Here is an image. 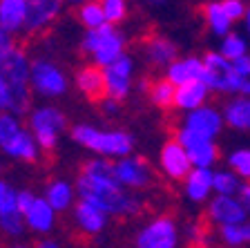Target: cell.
<instances>
[{
  "label": "cell",
  "mask_w": 250,
  "mask_h": 248,
  "mask_svg": "<svg viewBox=\"0 0 250 248\" xmlns=\"http://www.w3.org/2000/svg\"><path fill=\"white\" fill-rule=\"evenodd\" d=\"M74 190L81 197V202H87L103 210L105 215H119V217H130L141 210V202L134 195L125 192L123 186L119 183H103V181H94L89 177L78 175Z\"/></svg>",
  "instance_id": "obj_1"
},
{
  "label": "cell",
  "mask_w": 250,
  "mask_h": 248,
  "mask_svg": "<svg viewBox=\"0 0 250 248\" xmlns=\"http://www.w3.org/2000/svg\"><path fill=\"white\" fill-rule=\"evenodd\" d=\"M29 74H31V61L27 58L25 49L21 47H11L5 56L0 58V78L7 83V88L11 92V108L9 114L22 116V114L31 112V85H29Z\"/></svg>",
  "instance_id": "obj_2"
},
{
  "label": "cell",
  "mask_w": 250,
  "mask_h": 248,
  "mask_svg": "<svg viewBox=\"0 0 250 248\" xmlns=\"http://www.w3.org/2000/svg\"><path fill=\"white\" fill-rule=\"evenodd\" d=\"M72 139L78 145H83L105 159L116 157V161H119L130 157L134 150V136L125 130H101L87 123H78L72 128Z\"/></svg>",
  "instance_id": "obj_3"
},
{
  "label": "cell",
  "mask_w": 250,
  "mask_h": 248,
  "mask_svg": "<svg viewBox=\"0 0 250 248\" xmlns=\"http://www.w3.org/2000/svg\"><path fill=\"white\" fill-rule=\"evenodd\" d=\"M81 49L87 56H92V65L105 69L112 63H116L121 56H125V36L114 25H103L99 29L85 31Z\"/></svg>",
  "instance_id": "obj_4"
},
{
  "label": "cell",
  "mask_w": 250,
  "mask_h": 248,
  "mask_svg": "<svg viewBox=\"0 0 250 248\" xmlns=\"http://www.w3.org/2000/svg\"><path fill=\"white\" fill-rule=\"evenodd\" d=\"M65 128H67V116L54 105L34 108L29 112V130L41 150H54Z\"/></svg>",
  "instance_id": "obj_5"
},
{
  "label": "cell",
  "mask_w": 250,
  "mask_h": 248,
  "mask_svg": "<svg viewBox=\"0 0 250 248\" xmlns=\"http://www.w3.org/2000/svg\"><path fill=\"white\" fill-rule=\"evenodd\" d=\"M29 85L31 92L41 94L45 98H56L67 92L69 81L61 69V65H56L49 58H36V61H31Z\"/></svg>",
  "instance_id": "obj_6"
},
{
  "label": "cell",
  "mask_w": 250,
  "mask_h": 248,
  "mask_svg": "<svg viewBox=\"0 0 250 248\" xmlns=\"http://www.w3.org/2000/svg\"><path fill=\"white\" fill-rule=\"evenodd\" d=\"M203 83L208 85L212 94H224V96H234V65L224 58L219 52H206L203 54Z\"/></svg>",
  "instance_id": "obj_7"
},
{
  "label": "cell",
  "mask_w": 250,
  "mask_h": 248,
  "mask_svg": "<svg viewBox=\"0 0 250 248\" xmlns=\"http://www.w3.org/2000/svg\"><path fill=\"white\" fill-rule=\"evenodd\" d=\"M174 139L188 152V157L192 161V168L212 170V165L219 161V145L212 139H206V136L197 135V132H192V130H188V128H179Z\"/></svg>",
  "instance_id": "obj_8"
},
{
  "label": "cell",
  "mask_w": 250,
  "mask_h": 248,
  "mask_svg": "<svg viewBox=\"0 0 250 248\" xmlns=\"http://www.w3.org/2000/svg\"><path fill=\"white\" fill-rule=\"evenodd\" d=\"M105 78V96L114 98V101H125L132 92V81H134V58L121 56L116 63L103 69Z\"/></svg>",
  "instance_id": "obj_9"
},
{
  "label": "cell",
  "mask_w": 250,
  "mask_h": 248,
  "mask_svg": "<svg viewBox=\"0 0 250 248\" xmlns=\"http://www.w3.org/2000/svg\"><path fill=\"white\" fill-rule=\"evenodd\" d=\"M177 244H179L177 222L167 217V215L152 219L136 235V248H177Z\"/></svg>",
  "instance_id": "obj_10"
},
{
  "label": "cell",
  "mask_w": 250,
  "mask_h": 248,
  "mask_svg": "<svg viewBox=\"0 0 250 248\" xmlns=\"http://www.w3.org/2000/svg\"><path fill=\"white\" fill-rule=\"evenodd\" d=\"M159 165H161L163 175L172 181H186V177L194 170L188 152L183 150V145L179 143L174 136L167 139L166 143L161 145V152H159Z\"/></svg>",
  "instance_id": "obj_11"
},
{
  "label": "cell",
  "mask_w": 250,
  "mask_h": 248,
  "mask_svg": "<svg viewBox=\"0 0 250 248\" xmlns=\"http://www.w3.org/2000/svg\"><path fill=\"white\" fill-rule=\"evenodd\" d=\"M114 165H116V179H119V183L123 188L141 190V188H147L154 181V170L143 157L130 155L125 159L114 161Z\"/></svg>",
  "instance_id": "obj_12"
},
{
  "label": "cell",
  "mask_w": 250,
  "mask_h": 248,
  "mask_svg": "<svg viewBox=\"0 0 250 248\" xmlns=\"http://www.w3.org/2000/svg\"><path fill=\"white\" fill-rule=\"evenodd\" d=\"M224 114L219 108H212V105H203V108L194 110V112H188L183 116L181 128H188L197 132V135L206 136V139H217L224 130Z\"/></svg>",
  "instance_id": "obj_13"
},
{
  "label": "cell",
  "mask_w": 250,
  "mask_h": 248,
  "mask_svg": "<svg viewBox=\"0 0 250 248\" xmlns=\"http://www.w3.org/2000/svg\"><path fill=\"white\" fill-rule=\"evenodd\" d=\"M208 219L221 226H237V224L248 222V212L241 208L237 197H221L217 195L208 203Z\"/></svg>",
  "instance_id": "obj_14"
},
{
  "label": "cell",
  "mask_w": 250,
  "mask_h": 248,
  "mask_svg": "<svg viewBox=\"0 0 250 248\" xmlns=\"http://www.w3.org/2000/svg\"><path fill=\"white\" fill-rule=\"evenodd\" d=\"M65 0H29L25 31H42L49 27L62 11Z\"/></svg>",
  "instance_id": "obj_15"
},
{
  "label": "cell",
  "mask_w": 250,
  "mask_h": 248,
  "mask_svg": "<svg viewBox=\"0 0 250 248\" xmlns=\"http://www.w3.org/2000/svg\"><path fill=\"white\" fill-rule=\"evenodd\" d=\"M166 78L174 88H181V85H188V83H194V81H203V58L201 56L177 58L166 69Z\"/></svg>",
  "instance_id": "obj_16"
},
{
  "label": "cell",
  "mask_w": 250,
  "mask_h": 248,
  "mask_svg": "<svg viewBox=\"0 0 250 248\" xmlns=\"http://www.w3.org/2000/svg\"><path fill=\"white\" fill-rule=\"evenodd\" d=\"M210 90L208 85L203 81H194V83H188V85H181L177 88V94H174V110L179 112L188 114V112H194V110L208 105V98H210Z\"/></svg>",
  "instance_id": "obj_17"
},
{
  "label": "cell",
  "mask_w": 250,
  "mask_h": 248,
  "mask_svg": "<svg viewBox=\"0 0 250 248\" xmlns=\"http://www.w3.org/2000/svg\"><path fill=\"white\" fill-rule=\"evenodd\" d=\"M224 123L237 132H250V96L234 94L221 108Z\"/></svg>",
  "instance_id": "obj_18"
},
{
  "label": "cell",
  "mask_w": 250,
  "mask_h": 248,
  "mask_svg": "<svg viewBox=\"0 0 250 248\" xmlns=\"http://www.w3.org/2000/svg\"><path fill=\"white\" fill-rule=\"evenodd\" d=\"M0 150L5 152L7 157H11V159L27 161V163H34V161L41 157V148H38L36 139L31 135V130H27V128H22L21 132H18L14 139L7 141Z\"/></svg>",
  "instance_id": "obj_19"
},
{
  "label": "cell",
  "mask_w": 250,
  "mask_h": 248,
  "mask_svg": "<svg viewBox=\"0 0 250 248\" xmlns=\"http://www.w3.org/2000/svg\"><path fill=\"white\" fill-rule=\"evenodd\" d=\"M146 58L150 65H154V68H163L167 69L172 65V63L179 58V47L174 45V43L170 41V38L166 36H152L147 38L146 43Z\"/></svg>",
  "instance_id": "obj_20"
},
{
  "label": "cell",
  "mask_w": 250,
  "mask_h": 248,
  "mask_svg": "<svg viewBox=\"0 0 250 248\" xmlns=\"http://www.w3.org/2000/svg\"><path fill=\"white\" fill-rule=\"evenodd\" d=\"M29 0H0V27L7 34H18L25 29Z\"/></svg>",
  "instance_id": "obj_21"
},
{
  "label": "cell",
  "mask_w": 250,
  "mask_h": 248,
  "mask_svg": "<svg viewBox=\"0 0 250 248\" xmlns=\"http://www.w3.org/2000/svg\"><path fill=\"white\" fill-rule=\"evenodd\" d=\"M76 88L89 98V101H103L105 98V78L103 69L96 65H85L76 74Z\"/></svg>",
  "instance_id": "obj_22"
},
{
  "label": "cell",
  "mask_w": 250,
  "mask_h": 248,
  "mask_svg": "<svg viewBox=\"0 0 250 248\" xmlns=\"http://www.w3.org/2000/svg\"><path fill=\"white\" fill-rule=\"evenodd\" d=\"M201 18L206 23V27L210 29V34L224 38L232 31V21L226 16L224 7H221V0H210V2H203L201 5Z\"/></svg>",
  "instance_id": "obj_23"
},
{
  "label": "cell",
  "mask_w": 250,
  "mask_h": 248,
  "mask_svg": "<svg viewBox=\"0 0 250 248\" xmlns=\"http://www.w3.org/2000/svg\"><path fill=\"white\" fill-rule=\"evenodd\" d=\"M212 177L214 170H206V168H194L183 181L186 188V197L190 202H206L212 192Z\"/></svg>",
  "instance_id": "obj_24"
},
{
  "label": "cell",
  "mask_w": 250,
  "mask_h": 248,
  "mask_svg": "<svg viewBox=\"0 0 250 248\" xmlns=\"http://www.w3.org/2000/svg\"><path fill=\"white\" fill-rule=\"evenodd\" d=\"M141 90H146L150 96V103L159 110H174V94L177 88L163 78H154V81H141Z\"/></svg>",
  "instance_id": "obj_25"
},
{
  "label": "cell",
  "mask_w": 250,
  "mask_h": 248,
  "mask_svg": "<svg viewBox=\"0 0 250 248\" xmlns=\"http://www.w3.org/2000/svg\"><path fill=\"white\" fill-rule=\"evenodd\" d=\"M25 224L31 230H36V233H47L56 224V210L47 203L45 197H36L31 210L25 215Z\"/></svg>",
  "instance_id": "obj_26"
},
{
  "label": "cell",
  "mask_w": 250,
  "mask_h": 248,
  "mask_svg": "<svg viewBox=\"0 0 250 248\" xmlns=\"http://www.w3.org/2000/svg\"><path fill=\"white\" fill-rule=\"evenodd\" d=\"M74 217H76V224L81 226V230L87 235H96L105 228V222H107V215L103 210H99L96 206L87 202H78L76 210H74Z\"/></svg>",
  "instance_id": "obj_27"
},
{
  "label": "cell",
  "mask_w": 250,
  "mask_h": 248,
  "mask_svg": "<svg viewBox=\"0 0 250 248\" xmlns=\"http://www.w3.org/2000/svg\"><path fill=\"white\" fill-rule=\"evenodd\" d=\"M74 197H76V190H74L72 183L62 179H54L47 183V190H45V199L47 203L54 208L56 212L61 210H67L69 206L74 203Z\"/></svg>",
  "instance_id": "obj_28"
},
{
  "label": "cell",
  "mask_w": 250,
  "mask_h": 248,
  "mask_svg": "<svg viewBox=\"0 0 250 248\" xmlns=\"http://www.w3.org/2000/svg\"><path fill=\"white\" fill-rule=\"evenodd\" d=\"M83 177H89L94 181H103V183H119L116 179V165L112 159H105V157H96V159H89L83 163ZM121 186V183H119Z\"/></svg>",
  "instance_id": "obj_29"
},
{
  "label": "cell",
  "mask_w": 250,
  "mask_h": 248,
  "mask_svg": "<svg viewBox=\"0 0 250 248\" xmlns=\"http://www.w3.org/2000/svg\"><path fill=\"white\" fill-rule=\"evenodd\" d=\"M219 54L224 58H228L230 63H237L241 61V58H246L250 54V47H248V41H246L241 34H237V31H230L228 36L221 38V45H219L217 49Z\"/></svg>",
  "instance_id": "obj_30"
},
{
  "label": "cell",
  "mask_w": 250,
  "mask_h": 248,
  "mask_svg": "<svg viewBox=\"0 0 250 248\" xmlns=\"http://www.w3.org/2000/svg\"><path fill=\"white\" fill-rule=\"evenodd\" d=\"M241 183H244V181L234 175L230 168H226V170H214L212 190L217 192V195H221V197H237Z\"/></svg>",
  "instance_id": "obj_31"
},
{
  "label": "cell",
  "mask_w": 250,
  "mask_h": 248,
  "mask_svg": "<svg viewBox=\"0 0 250 248\" xmlns=\"http://www.w3.org/2000/svg\"><path fill=\"white\" fill-rule=\"evenodd\" d=\"M76 16H78V21H81V25L85 27V31L99 29V27L107 25V21H105V14H103V7H101L99 0L81 5V7H78V11H76Z\"/></svg>",
  "instance_id": "obj_32"
},
{
  "label": "cell",
  "mask_w": 250,
  "mask_h": 248,
  "mask_svg": "<svg viewBox=\"0 0 250 248\" xmlns=\"http://www.w3.org/2000/svg\"><path fill=\"white\" fill-rule=\"evenodd\" d=\"M219 237L226 246H244V244H250V222L237 224V226H221L219 228Z\"/></svg>",
  "instance_id": "obj_33"
},
{
  "label": "cell",
  "mask_w": 250,
  "mask_h": 248,
  "mask_svg": "<svg viewBox=\"0 0 250 248\" xmlns=\"http://www.w3.org/2000/svg\"><path fill=\"white\" fill-rule=\"evenodd\" d=\"M228 168L241 181H250V148H239L228 155Z\"/></svg>",
  "instance_id": "obj_34"
},
{
  "label": "cell",
  "mask_w": 250,
  "mask_h": 248,
  "mask_svg": "<svg viewBox=\"0 0 250 248\" xmlns=\"http://www.w3.org/2000/svg\"><path fill=\"white\" fill-rule=\"evenodd\" d=\"M234 65V88L239 96H250V54Z\"/></svg>",
  "instance_id": "obj_35"
},
{
  "label": "cell",
  "mask_w": 250,
  "mask_h": 248,
  "mask_svg": "<svg viewBox=\"0 0 250 248\" xmlns=\"http://www.w3.org/2000/svg\"><path fill=\"white\" fill-rule=\"evenodd\" d=\"M101 7H103L105 21L109 25H119L127 18V0H99Z\"/></svg>",
  "instance_id": "obj_36"
},
{
  "label": "cell",
  "mask_w": 250,
  "mask_h": 248,
  "mask_svg": "<svg viewBox=\"0 0 250 248\" xmlns=\"http://www.w3.org/2000/svg\"><path fill=\"white\" fill-rule=\"evenodd\" d=\"M22 130V123H21V116L16 114H9V112H2L0 114V148L7 143L9 139H14L18 132Z\"/></svg>",
  "instance_id": "obj_37"
},
{
  "label": "cell",
  "mask_w": 250,
  "mask_h": 248,
  "mask_svg": "<svg viewBox=\"0 0 250 248\" xmlns=\"http://www.w3.org/2000/svg\"><path fill=\"white\" fill-rule=\"evenodd\" d=\"M16 197H18V190H14L7 181L0 179V217H2V215H11V212L18 210Z\"/></svg>",
  "instance_id": "obj_38"
},
{
  "label": "cell",
  "mask_w": 250,
  "mask_h": 248,
  "mask_svg": "<svg viewBox=\"0 0 250 248\" xmlns=\"http://www.w3.org/2000/svg\"><path fill=\"white\" fill-rule=\"evenodd\" d=\"M25 226H27L25 217H22L18 210L11 212V215H2V217H0V228H2L7 235H21L22 230H25Z\"/></svg>",
  "instance_id": "obj_39"
},
{
  "label": "cell",
  "mask_w": 250,
  "mask_h": 248,
  "mask_svg": "<svg viewBox=\"0 0 250 248\" xmlns=\"http://www.w3.org/2000/svg\"><path fill=\"white\" fill-rule=\"evenodd\" d=\"M221 7H224L226 16L232 21V25L237 21H244L246 11H248V5H246L244 0H221Z\"/></svg>",
  "instance_id": "obj_40"
},
{
  "label": "cell",
  "mask_w": 250,
  "mask_h": 248,
  "mask_svg": "<svg viewBox=\"0 0 250 248\" xmlns=\"http://www.w3.org/2000/svg\"><path fill=\"white\" fill-rule=\"evenodd\" d=\"M34 202H36V195H34V192H29V190H18V197H16V206H18V212H21L22 217H25L27 212L31 210Z\"/></svg>",
  "instance_id": "obj_41"
},
{
  "label": "cell",
  "mask_w": 250,
  "mask_h": 248,
  "mask_svg": "<svg viewBox=\"0 0 250 248\" xmlns=\"http://www.w3.org/2000/svg\"><path fill=\"white\" fill-rule=\"evenodd\" d=\"M237 202H239L241 208L250 215V181H244V183H241L239 192H237Z\"/></svg>",
  "instance_id": "obj_42"
},
{
  "label": "cell",
  "mask_w": 250,
  "mask_h": 248,
  "mask_svg": "<svg viewBox=\"0 0 250 248\" xmlns=\"http://www.w3.org/2000/svg\"><path fill=\"white\" fill-rule=\"evenodd\" d=\"M9 108H11V92H9V88H7V83L0 78V110H2V112H9Z\"/></svg>",
  "instance_id": "obj_43"
},
{
  "label": "cell",
  "mask_w": 250,
  "mask_h": 248,
  "mask_svg": "<svg viewBox=\"0 0 250 248\" xmlns=\"http://www.w3.org/2000/svg\"><path fill=\"white\" fill-rule=\"evenodd\" d=\"M101 110H103L105 114H109V116H116V114H119V110H121V103H119V101H114V98L105 96L103 101H101Z\"/></svg>",
  "instance_id": "obj_44"
},
{
  "label": "cell",
  "mask_w": 250,
  "mask_h": 248,
  "mask_svg": "<svg viewBox=\"0 0 250 248\" xmlns=\"http://www.w3.org/2000/svg\"><path fill=\"white\" fill-rule=\"evenodd\" d=\"M11 47H14V41H11V34H7L2 27H0V58L5 56L9 52Z\"/></svg>",
  "instance_id": "obj_45"
},
{
  "label": "cell",
  "mask_w": 250,
  "mask_h": 248,
  "mask_svg": "<svg viewBox=\"0 0 250 248\" xmlns=\"http://www.w3.org/2000/svg\"><path fill=\"white\" fill-rule=\"evenodd\" d=\"M36 248H58V244L54 239H42V242L36 244Z\"/></svg>",
  "instance_id": "obj_46"
},
{
  "label": "cell",
  "mask_w": 250,
  "mask_h": 248,
  "mask_svg": "<svg viewBox=\"0 0 250 248\" xmlns=\"http://www.w3.org/2000/svg\"><path fill=\"white\" fill-rule=\"evenodd\" d=\"M244 23H246V31H248V36H250V7H248V11H246Z\"/></svg>",
  "instance_id": "obj_47"
},
{
  "label": "cell",
  "mask_w": 250,
  "mask_h": 248,
  "mask_svg": "<svg viewBox=\"0 0 250 248\" xmlns=\"http://www.w3.org/2000/svg\"><path fill=\"white\" fill-rule=\"evenodd\" d=\"M65 2H69V5H85V2H94V0H65Z\"/></svg>",
  "instance_id": "obj_48"
},
{
  "label": "cell",
  "mask_w": 250,
  "mask_h": 248,
  "mask_svg": "<svg viewBox=\"0 0 250 248\" xmlns=\"http://www.w3.org/2000/svg\"><path fill=\"white\" fill-rule=\"evenodd\" d=\"M147 5H152V7H159V5H166L167 0H146Z\"/></svg>",
  "instance_id": "obj_49"
},
{
  "label": "cell",
  "mask_w": 250,
  "mask_h": 248,
  "mask_svg": "<svg viewBox=\"0 0 250 248\" xmlns=\"http://www.w3.org/2000/svg\"><path fill=\"white\" fill-rule=\"evenodd\" d=\"M190 248H206V244H190Z\"/></svg>",
  "instance_id": "obj_50"
},
{
  "label": "cell",
  "mask_w": 250,
  "mask_h": 248,
  "mask_svg": "<svg viewBox=\"0 0 250 248\" xmlns=\"http://www.w3.org/2000/svg\"><path fill=\"white\" fill-rule=\"evenodd\" d=\"M14 248H25V246H14Z\"/></svg>",
  "instance_id": "obj_51"
},
{
  "label": "cell",
  "mask_w": 250,
  "mask_h": 248,
  "mask_svg": "<svg viewBox=\"0 0 250 248\" xmlns=\"http://www.w3.org/2000/svg\"><path fill=\"white\" fill-rule=\"evenodd\" d=\"M0 114H2V110H0Z\"/></svg>",
  "instance_id": "obj_52"
}]
</instances>
